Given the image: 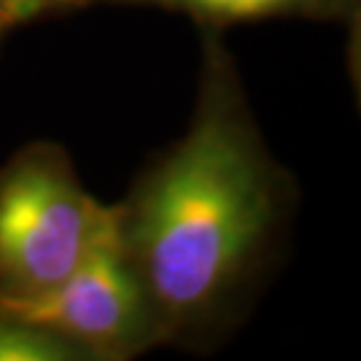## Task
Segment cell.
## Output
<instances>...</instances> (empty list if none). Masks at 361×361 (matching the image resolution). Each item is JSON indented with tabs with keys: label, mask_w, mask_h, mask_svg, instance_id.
I'll return each instance as SVG.
<instances>
[{
	"label": "cell",
	"mask_w": 361,
	"mask_h": 361,
	"mask_svg": "<svg viewBox=\"0 0 361 361\" xmlns=\"http://www.w3.org/2000/svg\"><path fill=\"white\" fill-rule=\"evenodd\" d=\"M293 202L295 185L258 129L221 31H204L188 129L113 202L164 345L207 350L240 324Z\"/></svg>",
	"instance_id": "6da1fadb"
},
{
	"label": "cell",
	"mask_w": 361,
	"mask_h": 361,
	"mask_svg": "<svg viewBox=\"0 0 361 361\" xmlns=\"http://www.w3.org/2000/svg\"><path fill=\"white\" fill-rule=\"evenodd\" d=\"M113 204L82 185L68 150L31 141L0 164V302L26 307L71 277Z\"/></svg>",
	"instance_id": "7a4b0ae2"
},
{
	"label": "cell",
	"mask_w": 361,
	"mask_h": 361,
	"mask_svg": "<svg viewBox=\"0 0 361 361\" xmlns=\"http://www.w3.org/2000/svg\"><path fill=\"white\" fill-rule=\"evenodd\" d=\"M12 310L59 334L82 352L85 361H129L164 348L150 295L120 242L115 209L61 286L33 305Z\"/></svg>",
	"instance_id": "3957f363"
},
{
	"label": "cell",
	"mask_w": 361,
	"mask_h": 361,
	"mask_svg": "<svg viewBox=\"0 0 361 361\" xmlns=\"http://www.w3.org/2000/svg\"><path fill=\"white\" fill-rule=\"evenodd\" d=\"M153 7L185 14L204 31L265 19H312L341 24L359 38L361 0H82L87 7Z\"/></svg>",
	"instance_id": "277c9868"
},
{
	"label": "cell",
	"mask_w": 361,
	"mask_h": 361,
	"mask_svg": "<svg viewBox=\"0 0 361 361\" xmlns=\"http://www.w3.org/2000/svg\"><path fill=\"white\" fill-rule=\"evenodd\" d=\"M0 361H85V357L45 324L0 302Z\"/></svg>",
	"instance_id": "5b68a950"
},
{
	"label": "cell",
	"mask_w": 361,
	"mask_h": 361,
	"mask_svg": "<svg viewBox=\"0 0 361 361\" xmlns=\"http://www.w3.org/2000/svg\"><path fill=\"white\" fill-rule=\"evenodd\" d=\"M82 0H0V24L7 33L40 17L78 12Z\"/></svg>",
	"instance_id": "8992f818"
},
{
	"label": "cell",
	"mask_w": 361,
	"mask_h": 361,
	"mask_svg": "<svg viewBox=\"0 0 361 361\" xmlns=\"http://www.w3.org/2000/svg\"><path fill=\"white\" fill-rule=\"evenodd\" d=\"M5 35H10V33H7V31H5V28H3V24H0V42H3V40H5Z\"/></svg>",
	"instance_id": "52a82bcc"
}]
</instances>
